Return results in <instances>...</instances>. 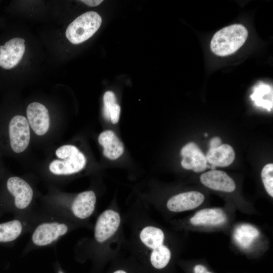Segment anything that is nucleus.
Masks as SVG:
<instances>
[{
	"label": "nucleus",
	"instance_id": "1",
	"mask_svg": "<svg viewBox=\"0 0 273 273\" xmlns=\"http://www.w3.org/2000/svg\"><path fill=\"white\" fill-rule=\"evenodd\" d=\"M142 243L151 250L149 264L155 270L165 268L171 259L169 249L163 244L164 234L163 231L154 226L144 227L140 232Z\"/></svg>",
	"mask_w": 273,
	"mask_h": 273
},
{
	"label": "nucleus",
	"instance_id": "2",
	"mask_svg": "<svg viewBox=\"0 0 273 273\" xmlns=\"http://www.w3.org/2000/svg\"><path fill=\"white\" fill-rule=\"evenodd\" d=\"M247 37L248 31L245 26L233 24L222 28L214 34L210 42V48L217 56H229L240 49Z\"/></svg>",
	"mask_w": 273,
	"mask_h": 273
},
{
	"label": "nucleus",
	"instance_id": "3",
	"mask_svg": "<svg viewBox=\"0 0 273 273\" xmlns=\"http://www.w3.org/2000/svg\"><path fill=\"white\" fill-rule=\"evenodd\" d=\"M56 155L61 160H55L49 165L50 171L56 175H69L77 173L85 166L84 155L74 146L63 145L57 149Z\"/></svg>",
	"mask_w": 273,
	"mask_h": 273
},
{
	"label": "nucleus",
	"instance_id": "4",
	"mask_svg": "<svg viewBox=\"0 0 273 273\" xmlns=\"http://www.w3.org/2000/svg\"><path fill=\"white\" fill-rule=\"evenodd\" d=\"M69 230V224L63 218L42 221L32 232L30 246L34 248L50 246L65 236Z\"/></svg>",
	"mask_w": 273,
	"mask_h": 273
},
{
	"label": "nucleus",
	"instance_id": "5",
	"mask_svg": "<svg viewBox=\"0 0 273 273\" xmlns=\"http://www.w3.org/2000/svg\"><path fill=\"white\" fill-rule=\"evenodd\" d=\"M102 23L100 15L95 11L84 13L76 18L67 27L65 35L72 43H81L92 37Z\"/></svg>",
	"mask_w": 273,
	"mask_h": 273
},
{
	"label": "nucleus",
	"instance_id": "6",
	"mask_svg": "<svg viewBox=\"0 0 273 273\" xmlns=\"http://www.w3.org/2000/svg\"><path fill=\"white\" fill-rule=\"evenodd\" d=\"M9 132L13 151L17 153L24 151L30 141L29 124L26 118L22 115L13 117L9 123Z\"/></svg>",
	"mask_w": 273,
	"mask_h": 273
},
{
	"label": "nucleus",
	"instance_id": "7",
	"mask_svg": "<svg viewBox=\"0 0 273 273\" xmlns=\"http://www.w3.org/2000/svg\"><path fill=\"white\" fill-rule=\"evenodd\" d=\"M7 187L14 197V204L16 209L22 213L29 210L33 197V191L31 186L22 178L12 176L8 179Z\"/></svg>",
	"mask_w": 273,
	"mask_h": 273
},
{
	"label": "nucleus",
	"instance_id": "8",
	"mask_svg": "<svg viewBox=\"0 0 273 273\" xmlns=\"http://www.w3.org/2000/svg\"><path fill=\"white\" fill-rule=\"evenodd\" d=\"M118 212L108 209L98 217L94 229V238L98 243H103L111 237L117 231L120 223Z\"/></svg>",
	"mask_w": 273,
	"mask_h": 273
},
{
	"label": "nucleus",
	"instance_id": "9",
	"mask_svg": "<svg viewBox=\"0 0 273 273\" xmlns=\"http://www.w3.org/2000/svg\"><path fill=\"white\" fill-rule=\"evenodd\" d=\"M25 51V40L16 37L0 46V67L10 69L17 65Z\"/></svg>",
	"mask_w": 273,
	"mask_h": 273
},
{
	"label": "nucleus",
	"instance_id": "10",
	"mask_svg": "<svg viewBox=\"0 0 273 273\" xmlns=\"http://www.w3.org/2000/svg\"><path fill=\"white\" fill-rule=\"evenodd\" d=\"M180 154L183 157L181 164L185 169L200 172L207 168L206 156L195 143L190 142L184 146Z\"/></svg>",
	"mask_w": 273,
	"mask_h": 273
},
{
	"label": "nucleus",
	"instance_id": "11",
	"mask_svg": "<svg viewBox=\"0 0 273 273\" xmlns=\"http://www.w3.org/2000/svg\"><path fill=\"white\" fill-rule=\"evenodd\" d=\"M27 121L33 131L38 135L47 133L50 126L48 110L42 104L38 102L30 103L26 110Z\"/></svg>",
	"mask_w": 273,
	"mask_h": 273
},
{
	"label": "nucleus",
	"instance_id": "12",
	"mask_svg": "<svg viewBox=\"0 0 273 273\" xmlns=\"http://www.w3.org/2000/svg\"><path fill=\"white\" fill-rule=\"evenodd\" d=\"M204 195L197 191H190L177 194L170 198L166 206L172 212H180L192 210L204 201Z\"/></svg>",
	"mask_w": 273,
	"mask_h": 273
},
{
	"label": "nucleus",
	"instance_id": "13",
	"mask_svg": "<svg viewBox=\"0 0 273 273\" xmlns=\"http://www.w3.org/2000/svg\"><path fill=\"white\" fill-rule=\"evenodd\" d=\"M96 203V196L93 191L78 194L70 204L67 210L75 217L85 219L93 213Z\"/></svg>",
	"mask_w": 273,
	"mask_h": 273
},
{
	"label": "nucleus",
	"instance_id": "14",
	"mask_svg": "<svg viewBox=\"0 0 273 273\" xmlns=\"http://www.w3.org/2000/svg\"><path fill=\"white\" fill-rule=\"evenodd\" d=\"M200 181L205 186L216 191L232 192L236 189L234 180L221 170H212L202 173Z\"/></svg>",
	"mask_w": 273,
	"mask_h": 273
},
{
	"label": "nucleus",
	"instance_id": "15",
	"mask_svg": "<svg viewBox=\"0 0 273 273\" xmlns=\"http://www.w3.org/2000/svg\"><path fill=\"white\" fill-rule=\"evenodd\" d=\"M98 141L103 147L104 155L109 159H117L123 153V143L111 130H107L101 132L99 136Z\"/></svg>",
	"mask_w": 273,
	"mask_h": 273
},
{
	"label": "nucleus",
	"instance_id": "16",
	"mask_svg": "<svg viewBox=\"0 0 273 273\" xmlns=\"http://www.w3.org/2000/svg\"><path fill=\"white\" fill-rule=\"evenodd\" d=\"M206 158L207 162L210 166L215 167L216 166L226 167L234 161L235 153L233 148L230 145L221 144L217 148L209 149Z\"/></svg>",
	"mask_w": 273,
	"mask_h": 273
},
{
	"label": "nucleus",
	"instance_id": "17",
	"mask_svg": "<svg viewBox=\"0 0 273 273\" xmlns=\"http://www.w3.org/2000/svg\"><path fill=\"white\" fill-rule=\"evenodd\" d=\"M226 216L219 208H206L198 211L190 221L194 225H217L224 223Z\"/></svg>",
	"mask_w": 273,
	"mask_h": 273
},
{
	"label": "nucleus",
	"instance_id": "18",
	"mask_svg": "<svg viewBox=\"0 0 273 273\" xmlns=\"http://www.w3.org/2000/svg\"><path fill=\"white\" fill-rule=\"evenodd\" d=\"M27 221L23 218L0 223V242H10L18 239L27 230Z\"/></svg>",
	"mask_w": 273,
	"mask_h": 273
},
{
	"label": "nucleus",
	"instance_id": "19",
	"mask_svg": "<svg viewBox=\"0 0 273 273\" xmlns=\"http://www.w3.org/2000/svg\"><path fill=\"white\" fill-rule=\"evenodd\" d=\"M250 98L254 104L270 111L272 108V87L264 83H259L253 89Z\"/></svg>",
	"mask_w": 273,
	"mask_h": 273
},
{
	"label": "nucleus",
	"instance_id": "20",
	"mask_svg": "<svg viewBox=\"0 0 273 273\" xmlns=\"http://www.w3.org/2000/svg\"><path fill=\"white\" fill-rule=\"evenodd\" d=\"M259 234L258 231L254 226L249 224H243L236 230L234 237L241 247L247 248L258 236Z\"/></svg>",
	"mask_w": 273,
	"mask_h": 273
},
{
	"label": "nucleus",
	"instance_id": "21",
	"mask_svg": "<svg viewBox=\"0 0 273 273\" xmlns=\"http://www.w3.org/2000/svg\"><path fill=\"white\" fill-rule=\"evenodd\" d=\"M261 178L266 192L273 197V164L265 165L261 171Z\"/></svg>",
	"mask_w": 273,
	"mask_h": 273
},
{
	"label": "nucleus",
	"instance_id": "22",
	"mask_svg": "<svg viewBox=\"0 0 273 273\" xmlns=\"http://www.w3.org/2000/svg\"><path fill=\"white\" fill-rule=\"evenodd\" d=\"M104 115L106 119H110V109L116 103V98L114 94L111 91L106 92L103 97Z\"/></svg>",
	"mask_w": 273,
	"mask_h": 273
},
{
	"label": "nucleus",
	"instance_id": "23",
	"mask_svg": "<svg viewBox=\"0 0 273 273\" xmlns=\"http://www.w3.org/2000/svg\"><path fill=\"white\" fill-rule=\"evenodd\" d=\"M120 107L115 103L110 109V119L113 124H116L120 117Z\"/></svg>",
	"mask_w": 273,
	"mask_h": 273
},
{
	"label": "nucleus",
	"instance_id": "24",
	"mask_svg": "<svg viewBox=\"0 0 273 273\" xmlns=\"http://www.w3.org/2000/svg\"><path fill=\"white\" fill-rule=\"evenodd\" d=\"M134 269H131L127 267H125L124 266H119L118 267H116L112 269L110 273H135L133 271ZM136 273H138L136 272Z\"/></svg>",
	"mask_w": 273,
	"mask_h": 273
},
{
	"label": "nucleus",
	"instance_id": "25",
	"mask_svg": "<svg viewBox=\"0 0 273 273\" xmlns=\"http://www.w3.org/2000/svg\"><path fill=\"white\" fill-rule=\"evenodd\" d=\"M221 145V139L217 136L212 138L209 143L210 148L214 149Z\"/></svg>",
	"mask_w": 273,
	"mask_h": 273
},
{
	"label": "nucleus",
	"instance_id": "26",
	"mask_svg": "<svg viewBox=\"0 0 273 273\" xmlns=\"http://www.w3.org/2000/svg\"><path fill=\"white\" fill-rule=\"evenodd\" d=\"M194 272V273H212L209 271L204 265L201 264H198L195 266Z\"/></svg>",
	"mask_w": 273,
	"mask_h": 273
},
{
	"label": "nucleus",
	"instance_id": "27",
	"mask_svg": "<svg viewBox=\"0 0 273 273\" xmlns=\"http://www.w3.org/2000/svg\"><path fill=\"white\" fill-rule=\"evenodd\" d=\"M81 2H83V3L85 4L86 5L91 6V7H95L99 5L103 1L100 0H83L81 1Z\"/></svg>",
	"mask_w": 273,
	"mask_h": 273
},
{
	"label": "nucleus",
	"instance_id": "28",
	"mask_svg": "<svg viewBox=\"0 0 273 273\" xmlns=\"http://www.w3.org/2000/svg\"><path fill=\"white\" fill-rule=\"evenodd\" d=\"M58 273H64V272L63 271H62V270L59 269V270H58Z\"/></svg>",
	"mask_w": 273,
	"mask_h": 273
},
{
	"label": "nucleus",
	"instance_id": "29",
	"mask_svg": "<svg viewBox=\"0 0 273 273\" xmlns=\"http://www.w3.org/2000/svg\"><path fill=\"white\" fill-rule=\"evenodd\" d=\"M204 135H205V136H207V133H205Z\"/></svg>",
	"mask_w": 273,
	"mask_h": 273
}]
</instances>
